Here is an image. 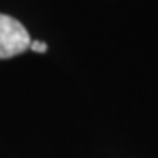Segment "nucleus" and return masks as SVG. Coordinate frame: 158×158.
<instances>
[{"label": "nucleus", "instance_id": "nucleus-2", "mask_svg": "<svg viewBox=\"0 0 158 158\" xmlns=\"http://www.w3.org/2000/svg\"><path fill=\"white\" fill-rule=\"evenodd\" d=\"M30 49L35 51V53H46L48 51V44L46 42H40V40H32L30 42Z\"/></svg>", "mask_w": 158, "mask_h": 158}, {"label": "nucleus", "instance_id": "nucleus-1", "mask_svg": "<svg viewBox=\"0 0 158 158\" xmlns=\"http://www.w3.org/2000/svg\"><path fill=\"white\" fill-rule=\"evenodd\" d=\"M30 39L27 28L14 18L0 14V60L12 58L30 49Z\"/></svg>", "mask_w": 158, "mask_h": 158}]
</instances>
